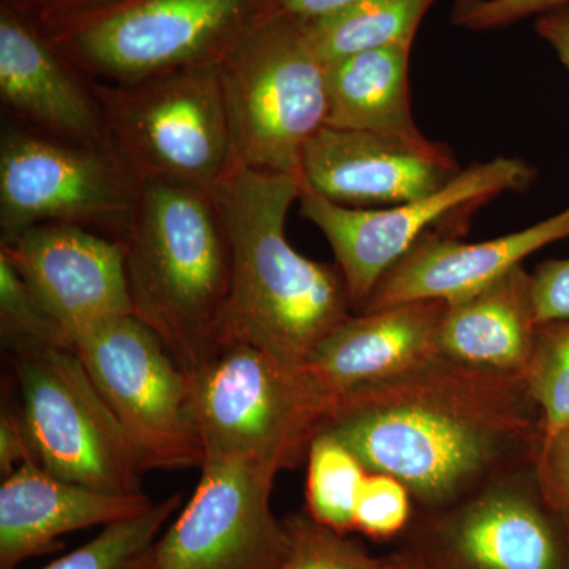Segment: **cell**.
<instances>
[{"mask_svg": "<svg viewBox=\"0 0 569 569\" xmlns=\"http://www.w3.org/2000/svg\"><path fill=\"white\" fill-rule=\"evenodd\" d=\"M321 432L346 445L369 473L402 481L415 512L427 515L535 470L545 421L526 376L443 356L339 397Z\"/></svg>", "mask_w": 569, "mask_h": 569, "instance_id": "1", "label": "cell"}, {"mask_svg": "<svg viewBox=\"0 0 569 569\" xmlns=\"http://www.w3.org/2000/svg\"><path fill=\"white\" fill-rule=\"evenodd\" d=\"M301 190V176L236 164L213 198L231 250L220 346L249 343L306 369L310 356L355 309L339 266L310 260L288 241L284 223Z\"/></svg>", "mask_w": 569, "mask_h": 569, "instance_id": "2", "label": "cell"}, {"mask_svg": "<svg viewBox=\"0 0 569 569\" xmlns=\"http://www.w3.org/2000/svg\"><path fill=\"white\" fill-rule=\"evenodd\" d=\"M126 244L133 316L187 373L220 346L231 290V250L213 193L138 183Z\"/></svg>", "mask_w": 569, "mask_h": 569, "instance_id": "3", "label": "cell"}, {"mask_svg": "<svg viewBox=\"0 0 569 569\" xmlns=\"http://www.w3.org/2000/svg\"><path fill=\"white\" fill-rule=\"evenodd\" d=\"M189 378L204 460H246L277 475L306 462L335 403L306 369L249 343H222Z\"/></svg>", "mask_w": 569, "mask_h": 569, "instance_id": "4", "label": "cell"}, {"mask_svg": "<svg viewBox=\"0 0 569 569\" xmlns=\"http://www.w3.org/2000/svg\"><path fill=\"white\" fill-rule=\"evenodd\" d=\"M279 0H116L44 36L91 81L132 84L219 67Z\"/></svg>", "mask_w": 569, "mask_h": 569, "instance_id": "5", "label": "cell"}, {"mask_svg": "<svg viewBox=\"0 0 569 569\" xmlns=\"http://www.w3.org/2000/svg\"><path fill=\"white\" fill-rule=\"evenodd\" d=\"M326 71L307 20L280 11L223 59L219 77L238 164L301 176L307 144L328 119Z\"/></svg>", "mask_w": 569, "mask_h": 569, "instance_id": "6", "label": "cell"}, {"mask_svg": "<svg viewBox=\"0 0 569 569\" xmlns=\"http://www.w3.org/2000/svg\"><path fill=\"white\" fill-rule=\"evenodd\" d=\"M91 84L111 151L138 183L213 193L238 164L219 67L168 71L132 84Z\"/></svg>", "mask_w": 569, "mask_h": 569, "instance_id": "7", "label": "cell"}, {"mask_svg": "<svg viewBox=\"0 0 569 569\" xmlns=\"http://www.w3.org/2000/svg\"><path fill=\"white\" fill-rule=\"evenodd\" d=\"M13 356L18 415L33 460L86 488L141 493L140 452L77 351L48 347Z\"/></svg>", "mask_w": 569, "mask_h": 569, "instance_id": "8", "label": "cell"}, {"mask_svg": "<svg viewBox=\"0 0 569 569\" xmlns=\"http://www.w3.org/2000/svg\"><path fill=\"white\" fill-rule=\"evenodd\" d=\"M537 176L526 160L497 157L460 170L437 192L389 208H346L305 183L298 201L301 216L328 239L346 277L355 313H361L381 277L422 236L438 228L466 234L471 217L482 206L501 193L526 192Z\"/></svg>", "mask_w": 569, "mask_h": 569, "instance_id": "9", "label": "cell"}, {"mask_svg": "<svg viewBox=\"0 0 569 569\" xmlns=\"http://www.w3.org/2000/svg\"><path fill=\"white\" fill-rule=\"evenodd\" d=\"M137 194V179L112 152L24 127L2 132V241L43 223L77 224L122 241Z\"/></svg>", "mask_w": 569, "mask_h": 569, "instance_id": "10", "label": "cell"}, {"mask_svg": "<svg viewBox=\"0 0 569 569\" xmlns=\"http://www.w3.org/2000/svg\"><path fill=\"white\" fill-rule=\"evenodd\" d=\"M73 350L132 438L146 470L203 466L189 373L148 326L134 316L116 318L78 337Z\"/></svg>", "mask_w": 569, "mask_h": 569, "instance_id": "11", "label": "cell"}, {"mask_svg": "<svg viewBox=\"0 0 569 569\" xmlns=\"http://www.w3.org/2000/svg\"><path fill=\"white\" fill-rule=\"evenodd\" d=\"M410 552L427 569H569L561 516L546 505L535 470L479 490L455 507L417 515Z\"/></svg>", "mask_w": 569, "mask_h": 569, "instance_id": "12", "label": "cell"}, {"mask_svg": "<svg viewBox=\"0 0 569 569\" xmlns=\"http://www.w3.org/2000/svg\"><path fill=\"white\" fill-rule=\"evenodd\" d=\"M277 473L236 459H206L189 503L157 541L152 569H279L290 549L271 508Z\"/></svg>", "mask_w": 569, "mask_h": 569, "instance_id": "13", "label": "cell"}, {"mask_svg": "<svg viewBox=\"0 0 569 569\" xmlns=\"http://www.w3.org/2000/svg\"><path fill=\"white\" fill-rule=\"evenodd\" d=\"M20 272L74 340L116 318L133 316L126 244L66 223H43L2 241Z\"/></svg>", "mask_w": 569, "mask_h": 569, "instance_id": "14", "label": "cell"}, {"mask_svg": "<svg viewBox=\"0 0 569 569\" xmlns=\"http://www.w3.org/2000/svg\"><path fill=\"white\" fill-rule=\"evenodd\" d=\"M0 97L3 107L31 132L112 152L91 80L3 0Z\"/></svg>", "mask_w": 569, "mask_h": 569, "instance_id": "15", "label": "cell"}, {"mask_svg": "<svg viewBox=\"0 0 569 569\" xmlns=\"http://www.w3.org/2000/svg\"><path fill=\"white\" fill-rule=\"evenodd\" d=\"M462 236L451 228H438L422 236L381 277L362 312L415 301L451 305L477 293L542 247L568 239L569 206L556 216L501 238L466 242L460 241Z\"/></svg>", "mask_w": 569, "mask_h": 569, "instance_id": "16", "label": "cell"}, {"mask_svg": "<svg viewBox=\"0 0 569 569\" xmlns=\"http://www.w3.org/2000/svg\"><path fill=\"white\" fill-rule=\"evenodd\" d=\"M459 171L456 157L438 159L378 134L325 126L307 144L301 181L332 203L381 209L437 192Z\"/></svg>", "mask_w": 569, "mask_h": 569, "instance_id": "17", "label": "cell"}, {"mask_svg": "<svg viewBox=\"0 0 569 569\" xmlns=\"http://www.w3.org/2000/svg\"><path fill=\"white\" fill-rule=\"evenodd\" d=\"M448 302L415 301L353 313L337 326L306 370L332 400L407 376L443 358L441 321Z\"/></svg>", "mask_w": 569, "mask_h": 569, "instance_id": "18", "label": "cell"}, {"mask_svg": "<svg viewBox=\"0 0 569 569\" xmlns=\"http://www.w3.org/2000/svg\"><path fill=\"white\" fill-rule=\"evenodd\" d=\"M151 505L142 492H100L29 460L0 486V569L50 552L63 535L133 518Z\"/></svg>", "mask_w": 569, "mask_h": 569, "instance_id": "19", "label": "cell"}, {"mask_svg": "<svg viewBox=\"0 0 569 569\" xmlns=\"http://www.w3.org/2000/svg\"><path fill=\"white\" fill-rule=\"evenodd\" d=\"M538 331L531 274L519 264L477 293L448 305L441 353L460 365L526 376Z\"/></svg>", "mask_w": 569, "mask_h": 569, "instance_id": "20", "label": "cell"}, {"mask_svg": "<svg viewBox=\"0 0 569 569\" xmlns=\"http://www.w3.org/2000/svg\"><path fill=\"white\" fill-rule=\"evenodd\" d=\"M410 56L411 47H389L328 63L326 126L378 134L426 156L455 159L448 146L430 141L415 122L408 88Z\"/></svg>", "mask_w": 569, "mask_h": 569, "instance_id": "21", "label": "cell"}, {"mask_svg": "<svg viewBox=\"0 0 569 569\" xmlns=\"http://www.w3.org/2000/svg\"><path fill=\"white\" fill-rule=\"evenodd\" d=\"M437 0H355L307 20V31L326 63L389 47L413 48L422 18Z\"/></svg>", "mask_w": 569, "mask_h": 569, "instance_id": "22", "label": "cell"}, {"mask_svg": "<svg viewBox=\"0 0 569 569\" xmlns=\"http://www.w3.org/2000/svg\"><path fill=\"white\" fill-rule=\"evenodd\" d=\"M369 471L329 433L313 438L307 455V515L329 529L355 530V509Z\"/></svg>", "mask_w": 569, "mask_h": 569, "instance_id": "23", "label": "cell"}, {"mask_svg": "<svg viewBox=\"0 0 569 569\" xmlns=\"http://www.w3.org/2000/svg\"><path fill=\"white\" fill-rule=\"evenodd\" d=\"M181 501V493H174L133 518L110 523L80 549L43 569H152L160 531Z\"/></svg>", "mask_w": 569, "mask_h": 569, "instance_id": "24", "label": "cell"}, {"mask_svg": "<svg viewBox=\"0 0 569 569\" xmlns=\"http://www.w3.org/2000/svg\"><path fill=\"white\" fill-rule=\"evenodd\" d=\"M290 549L279 569H417L407 550L388 557H373L346 533L317 522L309 515L284 520Z\"/></svg>", "mask_w": 569, "mask_h": 569, "instance_id": "25", "label": "cell"}, {"mask_svg": "<svg viewBox=\"0 0 569 569\" xmlns=\"http://www.w3.org/2000/svg\"><path fill=\"white\" fill-rule=\"evenodd\" d=\"M0 335L13 353L37 348H73L50 309L0 253Z\"/></svg>", "mask_w": 569, "mask_h": 569, "instance_id": "26", "label": "cell"}, {"mask_svg": "<svg viewBox=\"0 0 569 569\" xmlns=\"http://www.w3.org/2000/svg\"><path fill=\"white\" fill-rule=\"evenodd\" d=\"M526 380L549 440L569 426V320L539 325Z\"/></svg>", "mask_w": 569, "mask_h": 569, "instance_id": "27", "label": "cell"}, {"mask_svg": "<svg viewBox=\"0 0 569 569\" xmlns=\"http://www.w3.org/2000/svg\"><path fill=\"white\" fill-rule=\"evenodd\" d=\"M415 515L410 490L387 473H367L355 509V530L373 539L399 537Z\"/></svg>", "mask_w": 569, "mask_h": 569, "instance_id": "28", "label": "cell"}, {"mask_svg": "<svg viewBox=\"0 0 569 569\" xmlns=\"http://www.w3.org/2000/svg\"><path fill=\"white\" fill-rule=\"evenodd\" d=\"M567 7L569 0H456L451 22L467 31H493Z\"/></svg>", "mask_w": 569, "mask_h": 569, "instance_id": "29", "label": "cell"}, {"mask_svg": "<svg viewBox=\"0 0 569 569\" xmlns=\"http://www.w3.org/2000/svg\"><path fill=\"white\" fill-rule=\"evenodd\" d=\"M539 492L556 515L569 512V426L542 441L535 468Z\"/></svg>", "mask_w": 569, "mask_h": 569, "instance_id": "30", "label": "cell"}, {"mask_svg": "<svg viewBox=\"0 0 569 569\" xmlns=\"http://www.w3.org/2000/svg\"><path fill=\"white\" fill-rule=\"evenodd\" d=\"M539 325L569 320V258L548 260L531 272Z\"/></svg>", "mask_w": 569, "mask_h": 569, "instance_id": "31", "label": "cell"}, {"mask_svg": "<svg viewBox=\"0 0 569 569\" xmlns=\"http://www.w3.org/2000/svg\"><path fill=\"white\" fill-rule=\"evenodd\" d=\"M41 32L110 6L116 0H3Z\"/></svg>", "mask_w": 569, "mask_h": 569, "instance_id": "32", "label": "cell"}, {"mask_svg": "<svg viewBox=\"0 0 569 569\" xmlns=\"http://www.w3.org/2000/svg\"><path fill=\"white\" fill-rule=\"evenodd\" d=\"M33 460L28 436L20 415L11 408H3L0 418V473L9 477L22 463Z\"/></svg>", "mask_w": 569, "mask_h": 569, "instance_id": "33", "label": "cell"}, {"mask_svg": "<svg viewBox=\"0 0 569 569\" xmlns=\"http://www.w3.org/2000/svg\"><path fill=\"white\" fill-rule=\"evenodd\" d=\"M535 31L556 51L569 71V7L538 17Z\"/></svg>", "mask_w": 569, "mask_h": 569, "instance_id": "34", "label": "cell"}, {"mask_svg": "<svg viewBox=\"0 0 569 569\" xmlns=\"http://www.w3.org/2000/svg\"><path fill=\"white\" fill-rule=\"evenodd\" d=\"M351 2L355 0H279V11L302 20H313L342 9Z\"/></svg>", "mask_w": 569, "mask_h": 569, "instance_id": "35", "label": "cell"}, {"mask_svg": "<svg viewBox=\"0 0 569 569\" xmlns=\"http://www.w3.org/2000/svg\"><path fill=\"white\" fill-rule=\"evenodd\" d=\"M561 522H563L565 533H567L568 542H569V512L568 515L561 516Z\"/></svg>", "mask_w": 569, "mask_h": 569, "instance_id": "36", "label": "cell"}, {"mask_svg": "<svg viewBox=\"0 0 569 569\" xmlns=\"http://www.w3.org/2000/svg\"><path fill=\"white\" fill-rule=\"evenodd\" d=\"M408 553H410V552H408ZM415 560H417V559H415ZM417 569H427V568L422 567V565L419 563V561L417 560Z\"/></svg>", "mask_w": 569, "mask_h": 569, "instance_id": "37", "label": "cell"}]
</instances>
